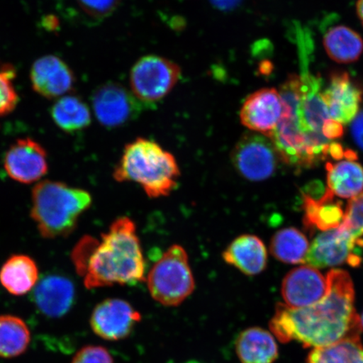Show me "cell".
Listing matches in <instances>:
<instances>
[{"label": "cell", "instance_id": "8", "mask_svg": "<svg viewBox=\"0 0 363 363\" xmlns=\"http://www.w3.org/2000/svg\"><path fill=\"white\" fill-rule=\"evenodd\" d=\"M363 240L354 235L343 227L324 231L313 240L305 263L315 269L348 264L358 267L362 257Z\"/></svg>", "mask_w": 363, "mask_h": 363}, {"label": "cell", "instance_id": "3", "mask_svg": "<svg viewBox=\"0 0 363 363\" xmlns=\"http://www.w3.org/2000/svg\"><path fill=\"white\" fill-rule=\"evenodd\" d=\"M113 175L119 183L139 184L149 198L157 199L178 187L180 169L171 152L153 140L138 138L126 145Z\"/></svg>", "mask_w": 363, "mask_h": 363}, {"label": "cell", "instance_id": "34", "mask_svg": "<svg viewBox=\"0 0 363 363\" xmlns=\"http://www.w3.org/2000/svg\"><path fill=\"white\" fill-rule=\"evenodd\" d=\"M357 12L363 26V0H358L357 3Z\"/></svg>", "mask_w": 363, "mask_h": 363}, {"label": "cell", "instance_id": "18", "mask_svg": "<svg viewBox=\"0 0 363 363\" xmlns=\"http://www.w3.org/2000/svg\"><path fill=\"white\" fill-rule=\"evenodd\" d=\"M224 261L243 274L256 276L266 269L267 252L265 244L254 235L235 238L222 254Z\"/></svg>", "mask_w": 363, "mask_h": 363}, {"label": "cell", "instance_id": "16", "mask_svg": "<svg viewBox=\"0 0 363 363\" xmlns=\"http://www.w3.org/2000/svg\"><path fill=\"white\" fill-rule=\"evenodd\" d=\"M30 79L35 92L47 99L63 96L74 89L76 83L70 67L54 55L38 58L31 66Z\"/></svg>", "mask_w": 363, "mask_h": 363}, {"label": "cell", "instance_id": "15", "mask_svg": "<svg viewBox=\"0 0 363 363\" xmlns=\"http://www.w3.org/2000/svg\"><path fill=\"white\" fill-rule=\"evenodd\" d=\"M283 112L280 94L275 89H263L249 95L240 112L242 124L253 133L269 138Z\"/></svg>", "mask_w": 363, "mask_h": 363}, {"label": "cell", "instance_id": "30", "mask_svg": "<svg viewBox=\"0 0 363 363\" xmlns=\"http://www.w3.org/2000/svg\"><path fill=\"white\" fill-rule=\"evenodd\" d=\"M340 226L360 238L363 235V191L351 199L345 211V217Z\"/></svg>", "mask_w": 363, "mask_h": 363}, {"label": "cell", "instance_id": "26", "mask_svg": "<svg viewBox=\"0 0 363 363\" xmlns=\"http://www.w3.org/2000/svg\"><path fill=\"white\" fill-rule=\"evenodd\" d=\"M30 342V330L24 320L15 315H0V357H19Z\"/></svg>", "mask_w": 363, "mask_h": 363}, {"label": "cell", "instance_id": "13", "mask_svg": "<svg viewBox=\"0 0 363 363\" xmlns=\"http://www.w3.org/2000/svg\"><path fill=\"white\" fill-rule=\"evenodd\" d=\"M321 98L330 119L348 124L359 113L363 88L348 72H335L330 75L328 89L322 91Z\"/></svg>", "mask_w": 363, "mask_h": 363}, {"label": "cell", "instance_id": "6", "mask_svg": "<svg viewBox=\"0 0 363 363\" xmlns=\"http://www.w3.org/2000/svg\"><path fill=\"white\" fill-rule=\"evenodd\" d=\"M147 288L154 301L164 306L181 305L193 294L195 281L187 252L172 245L150 270Z\"/></svg>", "mask_w": 363, "mask_h": 363}, {"label": "cell", "instance_id": "19", "mask_svg": "<svg viewBox=\"0 0 363 363\" xmlns=\"http://www.w3.org/2000/svg\"><path fill=\"white\" fill-rule=\"evenodd\" d=\"M303 224L307 228L328 231L338 228L344 220L342 203L335 201L328 189L319 198L303 194Z\"/></svg>", "mask_w": 363, "mask_h": 363}, {"label": "cell", "instance_id": "7", "mask_svg": "<svg viewBox=\"0 0 363 363\" xmlns=\"http://www.w3.org/2000/svg\"><path fill=\"white\" fill-rule=\"evenodd\" d=\"M180 77V67L169 59L143 57L130 71L131 93L147 108L154 107L171 92Z\"/></svg>", "mask_w": 363, "mask_h": 363}, {"label": "cell", "instance_id": "9", "mask_svg": "<svg viewBox=\"0 0 363 363\" xmlns=\"http://www.w3.org/2000/svg\"><path fill=\"white\" fill-rule=\"evenodd\" d=\"M279 158L271 140L258 133L243 135L231 152L235 169L252 182L266 180L274 175Z\"/></svg>", "mask_w": 363, "mask_h": 363}, {"label": "cell", "instance_id": "24", "mask_svg": "<svg viewBox=\"0 0 363 363\" xmlns=\"http://www.w3.org/2000/svg\"><path fill=\"white\" fill-rule=\"evenodd\" d=\"M50 115L54 123L65 133H79L90 125L91 113L83 99L76 95H66L53 104Z\"/></svg>", "mask_w": 363, "mask_h": 363}, {"label": "cell", "instance_id": "11", "mask_svg": "<svg viewBox=\"0 0 363 363\" xmlns=\"http://www.w3.org/2000/svg\"><path fill=\"white\" fill-rule=\"evenodd\" d=\"M142 315L130 303L120 298H108L94 308L90 326L98 337L120 340L129 337Z\"/></svg>", "mask_w": 363, "mask_h": 363}, {"label": "cell", "instance_id": "5", "mask_svg": "<svg viewBox=\"0 0 363 363\" xmlns=\"http://www.w3.org/2000/svg\"><path fill=\"white\" fill-rule=\"evenodd\" d=\"M301 86V79L295 74L289 75L281 86L282 116L269 138L281 160L289 165L308 169L328 158L329 150L318 146L299 126L298 108Z\"/></svg>", "mask_w": 363, "mask_h": 363}, {"label": "cell", "instance_id": "25", "mask_svg": "<svg viewBox=\"0 0 363 363\" xmlns=\"http://www.w3.org/2000/svg\"><path fill=\"white\" fill-rule=\"evenodd\" d=\"M326 53L338 63H352L358 60L363 52L361 35L345 26L331 27L324 35Z\"/></svg>", "mask_w": 363, "mask_h": 363}, {"label": "cell", "instance_id": "21", "mask_svg": "<svg viewBox=\"0 0 363 363\" xmlns=\"http://www.w3.org/2000/svg\"><path fill=\"white\" fill-rule=\"evenodd\" d=\"M38 279V265L33 258L26 255L12 256L0 269V284L15 296L30 292Z\"/></svg>", "mask_w": 363, "mask_h": 363}, {"label": "cell", "instance_id": "31", "mask_svg": "<svg viewBox=\"0 0 363 363\" xmlns=\"http://www.w3.org/2000/svg\"><path fill=\"white\" fill-rule=\"evenodd\" d=\"M72 363H113V359L106 347L89 345L75 354Z\"/></svg>", "mask_w": 363, "mask_h": 363}, {"label": "cell", "instance_id": "2", "mask_svg": "<svg viewBox=\"0 0 363 363\" xmlns=\"http://www.w3.org/2000/svg\"><path fill=\"white\" fill-rule=\"evenodd\" d=\"M72 258L89 289L116 284L134 286L146 279L143 248L135 222L128 217L113 221L101 240L84 238L74 249Z\"/></svg>", "mask_w": 363, "mask_h": 363}, {"label": "cell", "instance_id": "35", "mask_svg": "<svg viewBox=\"0 0 363 363\" xmlns=\"http://www.w3.org/2000/svg\"><path fill=\"white\" fill-rule=\"evenodd\" d=\"M360 321H361V326L363 328V314H362V317L360 318Z\"/></svg>", "mask_w": 363, "mask_h": 363}, {"label": "cell", "instance_id": "17", "mask_svg": "<svg viewBox=\"0 0 363 363\" xmlns=\"http://www.w3.org/2000/svg\"><path fill=\"white\" fill-rule=\"evenodd\" d=\"M75 287L65 276L50 274L36 284L33 303L43 315L59 318L67 314L75 301Z\"/></svg>", "mask_w": 363, "mask_h": 363}, {"label": "cell", "instance_id": "29", "mask_svg": "<svg viewBox=\"0 0 363 363\" xmlns=\"http://www.w3.org/2000/svg\"><path fill=\"white\" fill-rule=\"evenodd\" d=\"M16 72L15 67L10 65L0 67V117L10 115L19 102L13 79Z\"/></svg>", "mask_w": 363, "mask_h": 363}, {"label": "cell", "instance_id": "12", "mask_svg": "<svg viewBox=\"0 0 363 363\" xmlns=\"http://www.w3.org/2000/svg\"><path fill=\"white\" fill-rule=\"evenodd\" d=\"M4 167L12 179L21 184H33L47 174L48 153L33 139H19L9 148Z\"/></svg>", "mask_w": 363, "mask_h": 363}, {"label": "cell", "instance_id": "28", "mask_svg": "<svg viewBox=\"0 0 363 363\" xmlns=\"http://www.w3.org/2000/svg\"><path fill=\"white\" fill-rule=\"evenodd\" d=\"M306 363H363V347L359 339H350L315 348Z\"/></svg>", "mask_w": 363, "mask_h": 363}, {"label": "cell", "instance_id": "14", "mask_svg": "<svg viewBox=\"0 0 363 363\" xmlns=\"http://www.w3.org/2000/svg\"><path fill=\"white\" fill-rule=\"evenodd\" d=\"M328 290V278L311 266L299 267L289 272L282 284L285 305L293 308L315 305L325 297Z\"/></svg>", "mask_w": 363, "mask_h": 363}, {"label": "cell", "instance_id": "1", "mask_svg": "<svg viewBox=\"0 0 363 363\" xmlns=\"http://www.w3.org/2000/svg\"><path fill=\"white\" fill-rule=\"evenodd\" d=\"M328 294L315 305L301 308L279 303L270 321L279 342L296 340L303 347L320 348L345 340L359 339L360 317L354 308V286L346 271L330 270Z\"/></svg>", "mask_w": 363, "mask_h": 363}, {"label": "cell", "instance_id": "33", "mask_svg": "<svg viewBox=\"0 0 363 363\" xmlns=\"http://www.w3.org/2000/svg\"><path fill=\"white\" fill-rule=\"evenodd\" d=\"M352 135L357 147L363 150V111L352 122Z\"/></svg>", "mask_w": 363, "mask_h": 363}, {"label": "cell", "instance_id": "10", "mask_svg": "<svg viewBox=\"0 0 363 363\" xmlns=\"http://www.w3.org/2000/svg\"><path fill=\"white\" fill-rule=\"evenodd\" d=\"M92 106L98 121L106 128H117L128 123L147 108L124 86L113 82L94 90Z\"/></svg>", "mask_w": 363, "mask_h": 363}, {"label": "cell", "instance_id": "27", "mask_svg": "<svg viewBox=\"0 0 363 363\" xmlns=\"http://www.w3.org/2000/svg\"><path fill=\"white\" fill-rule=\"evenodd\" d=\"M308 248L306 235L294 228L278 231L272 238L270 247L272 255L288 264L305 263Z\"/></svg>", "mask_w": 363, "mask_h": 363}, {"label": "cell", "instance_id": "23", "mask_svg": "<svg viewBox=\"0 0 363 363\" xmlns=\"http://www.w3.org/2000/svg\"><path fill=\"white\" fill-rule=\"evenodd\" d=\"M328 190L334 196L352 199L363 191V167L352 159L328 162Z\"/></svg>", "mask_w": 363, "mask_h": 363}, {"label": "cell", "instance_id": "32", "mask_svg": "<svg viewBox=\"0 0 363 363\" xmlns=\"http://www.w3.org/2000/svg\"><path fill=\"white\" fill-rule=\"evenodd\" d=\"M322 134L331 142L342 138L344 134V127L342 123L333 119L326 121L322 127Z\"/></svg>", "mask_w": 363, "mask_h": 363}, {"label": "cell", "instance_id": "22", "mask_svg": "<svg viewBox=\"0 0 363 363\" xmlns=\"http://www.w3.org/2000/svg\"><path fill=\"white\" fill-rule=\"evenodd\" d=\"M57 9L72 24L94 26L111 16L121 0H55Z\"/></svg>", "mask_w": 363, "mask_h": 363}, {"label": "cell", "instance_id": "4", "mask_svg": "<svg viewBox=\"0 0 363 363\" xmlns=\"http://www.w3.org/2000/svg\"><path fill=\"white\" fill-rule=\"evenodd\" d=\"M91 203L92 197L86 190L43 181L33 189L30 216L42 237H67L75 230L79 217Z\"/></svg>", "mask_w": 363, "mask_h": 363}, {"label": "cell", "instance_id": "20", "mask_svg": "<svg viewBox=\"0 0 363 363\" xmlns=\"http://www.w3.org/2000/svg\"><path fill=\"white\" fill-rule=\"evenodd\" d=\"M235 352L242 363H274L279 347L272 333L253 328L240 333L235 340Z\"/></svg>", "mask_w": 363, "mask_h": 363}]
</instances>
